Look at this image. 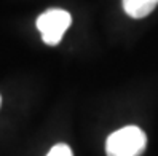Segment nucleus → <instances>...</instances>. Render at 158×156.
<instances>
[{"label":"nucleus","mask_w":158,"mask_h":156,"mask_svg":"<svg viewBox=\"0 0 158 156\" xmlns=\"http://www.w3.org/2000/svg\"><path fill=\"white\" fill-rule=\"evenodd\" d=\"M70 22L72 18L66 10L50 8L37 18V29L40 30L43 42L50 46H54L61 42L62 35L69 29Z\"/></svg>","instance_id":"nucleus-2"},{"label":"nucleus","mask_w":158,"mask_h":156,"mask_svg":"<svg viewBox=\"0 0 158 156\" xmlns=\"http://www.w3.org/2000/svg\"><path fill=\"white\" fill-rule=\"evenodd\" d=\"M46 156H73L70 146L66 143H58L46 153Z\"/></svg>","instance_id":"nucleus-4"},{"label":"nucleus","mask_w":158,"mask_h":156,"mask_svg":"<svg viewBox=\"0 0 158 156\" xmlns=\"http://www.w3.org/2000/svg\"><path fill=\"white\" fill-rule=\"evenodd\" d=\"M158 0H123V10L131 18L141 19L155 10Z\"/></svg>","instance_id":"nucleus-3"},{"label":"nucleus","mask_w":158,"mask_h":156,"mask_svg":"<svg viewBox=\"0 0 158 156\" xmlns=\"http://www.w3.org/2000/svg\"><path fill=\"white\" fill-rule=\"evenodd\" d=\"M0 105H2V96H0Z\"/></svg>","instance_id":"nucleus-5"},{"label":"nucleus","mask_w":158,"mask_h":156,"mask_svg":"<svg viewBox=\"0 0 158 156\" xmlns=\"http://www.w3.org/2000/svg\"><path fill=\"white\" fill-rule=\"evenodd\" d=\"M147 145L145 132L137 126H125L107 137V156H141Z\"/></svg>","instance_id":"nucleus-1"}]
</instances>
